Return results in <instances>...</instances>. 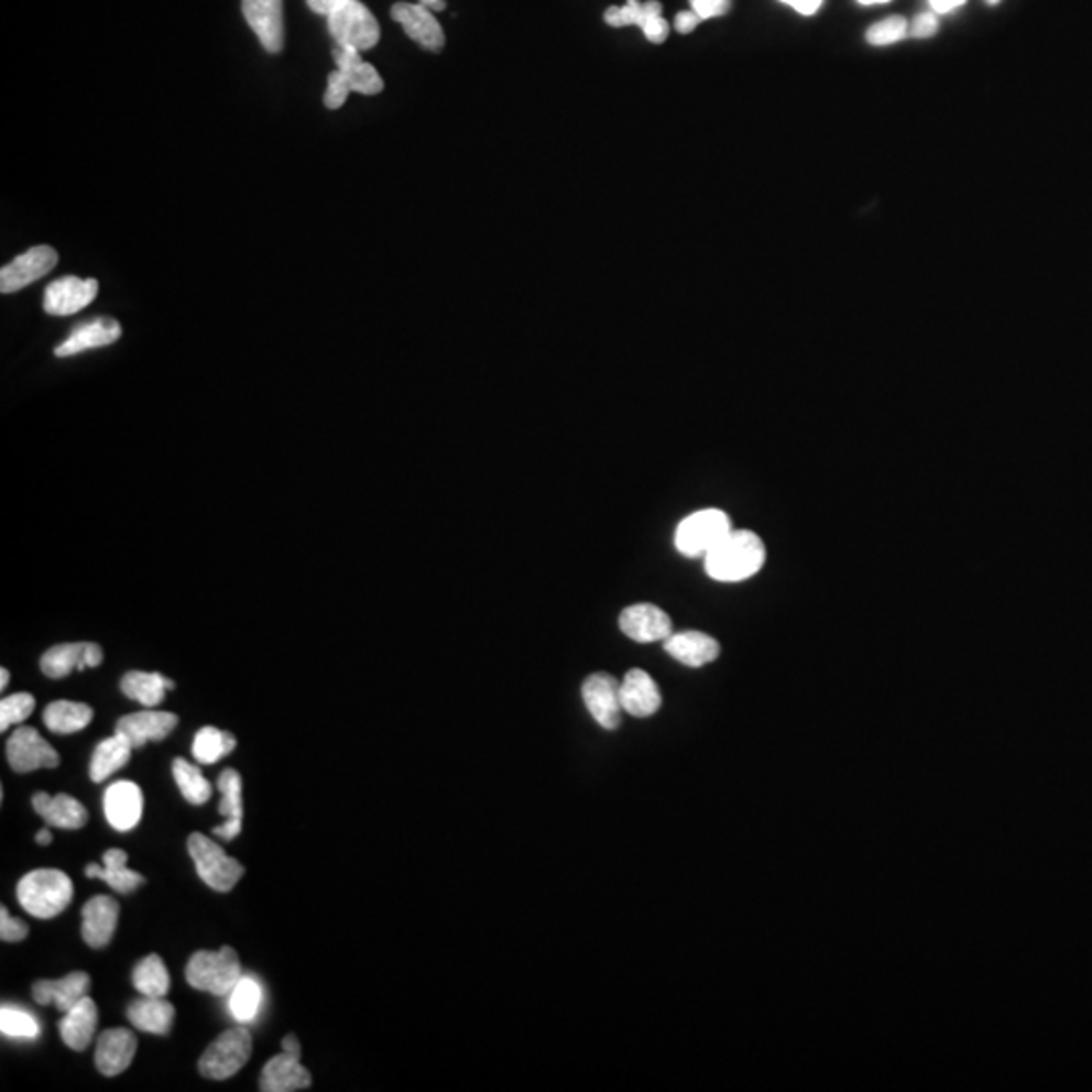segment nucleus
<instances>
[{"mask_svg":"<svg viewBox=\"0 0 1092 1092\" xmlns=\"http://www.w3.org/2000/svg\"><path fill=\"white\" fill-rule=\"evenodd\" d=\"M767 559L765 543L753 531H731L705 557V571L720 583H741L757 575Z\"/></svg>","mask_w":1092,"mask_h":1092,"instance_id":"nucleus-1","label":"nucleus"},{"mask_svg":"<svg viewBox=\"0 0 1092 1092\" xmlns=\"http://www.w3.org/2000/svg\"><path fill=\"white\" fill-rule=\"evenodd\" d=\"M19 903L37 919H55L74 900V882L62 870H33L17 886Z\"/></svg>","mask_w":1092,"mask_h":1092,"instance_id":"nucleus-2","label":"nucleus"},{"mask_svg":"<svg viewBox=\"0 0 1092 1092\" xmlns=\"http://www.w3.org/2000/svg\"><path fill=\"white\" fill-rule=\"evenodd\" d=\"M187 981L199 992H209L217 997L233 992L241 973V961L236 949L221 947L219 951H197L187 963Z\"/></svg>","mask_w":1092,"mask_h":1092,"instance_id":"nucleus-3","label":"nucleus"},{"mask_svg":"<svg viewBox=\"0 0 1092 1092\" xmlns=\"http://www.w3.org/2000/svg\"><path fill=\"white\" fill-rule=\"evenodd\" d=\"M731 531L733 524L727 512L719 509L698 510L678 524L674 545L684 557L705 559L722 538L731 534Z\"/></svg>","mask_w":1092,"mask_h":1092,"instance_id":"nucleus-4","label":"nucleus"},{"mask_svg":"<svg viewBox=\"0 0 1092 1092\" xmlns=\"http://www.w3.org/2000/svg\"><path fill=\"white\" fill-rule=\"evenodd\" d=\"M188 852L197 866L200 881L209 884L212 891L229 893L245 874L236 858L229 856L221 845L203 833H190Z\"/></svg>","mask_w":1092,"mask_h":1092,"instance_id":"nucleus-5","label":"nucleus"},{"mask_svg":"<svg viewBox=\"0 0 1092 1092\" xmlns=\"http://www.w3.org/2000/svg\"><path fill=\"white\" fill-rule=\"evenodd\" d=\"M328 29L338 45L362 51L373 50L381 39L376 17L360 0H345L328 14Z\"/></svg>","mask_w":1092,"mask_h":1092,"instance_id":"nucleus-6","label":"nucleus"},{"mask_svg":"<svg viewBox=\"0 0 1092 1092\" xmlns=\"http://www.w3.org/2000/svg\"><path fill=\"white\" fill-rule=\"evenodd\" d=\"M251 1050H253V1040L248 1028L239 1026L223 1031L200 1056V1077L211 1080L236 1077L237 1072L248 1064Z\"/></svg>","mask_w":1092,"mask_h":1092,"instance_id":"nucleus-7","label":"nucleus"},{"mask_svg":"<svg viewBox=\"0 0 1092 1092\" xmlns=\"http://www.w3.org/2000/svg\"><path fill=\"white\" fill-rule=\"evenodd\" d=\"M7 758L17 773L55 769L62 763L59 753L33 727H21L11 734L7 743Z\"/></svg>","mask_w":1092,"mask_h":1092,"instance_id":"nucleus-8","label":"nucleus"},{"mask_svg":"<svg viewBox=\"0 0 1092 1092\" xmlns=\"http://www.w3.org/2000/svg\"><path fill=\"white\" fill-rule=\"evenodd\" d=\"M583 702L589 714L605 729L615 731L620 727L621 712V682L613 678L611 674L599 671L591 674L583 682Z\"/></svg>","mask_w":1092,"mask_h":1092,"instance_id":"nucleus-9","label":"nucleus"},{"mask_svg":"<svg viewBox=\"0 0 1092 1092\" xmlns=\"http://www.w3.org/2000/svg\"><path fill=\"white\" fill-rule=\"evenodd\" d=\"M59 253L50 245L31 248L0 270V292L13 294L31 286L57 265Z\"/></svg>","mask_w":1092,"mask_h":1092,"instance_id":"nucleus-10","label":"nucleus"},{"mask_svg":"<svg viewBox=\"0 0 1092 1092\" xmlns=\"http://www.w3.org/2000/svg\"><path fill=\"white\" fill-rule=\"evenodd\" d=\"M241 11L263 50L270 53L284 50V0H243Z\"/></svg>","mask_w":1092,"mask_h":1092,"instance_id":"nucleus-11","label":"nucleus"},{"mask_svg":"<svg viewBox=\"0 0 1092 1092\" xmlns=\"http://www.w3.org/2000/svg\"><path fill=\"white\" fill-rule=\"evenodd\" d=\"M96 280H79L75 275H65L45 287L43 308L50 316H72L87 308L98 296Z\"/></svg>","mask_w":1092,"mask_h":1092,"instance_id":"nucleus-12","label":"nucleus"},{"mask_svg":"<svg viewBox=\"0 0 1092 1092\" xmlns=\"http://www.w3.org/2000/svg\"><path fill=\"white\" fill-rule=\"evenodd\" d=\"M393 21H397L403 26V31L413 39L423 50L439 51L446 47V35L444 29L437 23L432 9L425 4H411V2H397L391 9Z\"/></svg>","mask_w":1092,"mask_h":1092,"instance_id":"nucleus-13","label":"nucleus"},{"mask_svg":"<svg viewBox=\"0 0 1092 1092\" xmlns=\"http://www.w3.org/2000/svg\"><path fill=\"white\" fill-rule=\"evenodd\" d=\"M620 627L621 632L637 644L664 642L674 633L668 613L652 603H637L632 608L623 609Z\"/></svg>","mask_w":1092,"mask_h":1092,"instance_id":"nucleus-14","label":"nucleus"},{"mask_svg":"<svg viewBox=\"0 0 1092 1092\" xmlns=\"http://www.w3.org/2000/svg\"><path fill=\"white\" fill-rule=\"evenodd\" d=\"M101 659H103V652L98 644H89V642L59 644V646H53L43 654L41 670L50 678H65L72 671L98 668Z\"/></svg>","mask_w":1092,"mask_h":1092,"instance_id":"nucleus-15","label":"nucleus"},{"mask_svg":"<svg viewBox=\"0 0 1092 1092\" xmlns=\"http://www.w3.org/2000/svg\"><path fill=\"white\" fill-rule=\"evenodd\" d=\"M178 724V717L162 710H142L118 720L116 733L122 734L132 749H142L149 741H164Z\"/></svg>","mask_w":1092,"mask_h":1092,"instance_id":"nucleus-16","label":"nucleus"},{"mask_svg":"<svg viewBox=\"0 0 1092 1092\" xmlns=\"http://www.w3.org/2000/svg\"><path fill=\"white\" fill-rule=\"evenodd\" d=\"M144 799L136 783L118 782L108 787L103 795V811L113 830L130 832L142 819Z\"/></svg>","mask_w":1092,"mask_h":1092,"instance_id":"nucleus-17","label":"nucleus"},{"mask_svg":"<svg viewBox=\"0 0 1092 1092\" xmlns=\"http://www.w3.org/2000/svg\"><path fill=\"white\" fill-rule=\"evenodd\" d=\"M621 707L623 712L635 719H647L658 712L662 695L658 684L654 682L647 671L635 668L625 674V678L621 680Z\"/></svg>","mask_w":1092,"mask_h":1092,"instance_id":"nucleus-18","label":"nucleus"},{"mask_svg":"<svg viewBox=\"0 0 1092 1092\" xmlns=\"http://www.w3.org/2000/svg\"><path fill=\"white\" fill-rule=\"evenodd\" d=\"M91 987V978L86 971H74L62 980H41L33 983V1000L41 1006L57 1007L59 1012H69L72 1007L86 997Z\"/></svg>","mask_w":1092,"mask_h":1092,"instance_id":"nucleus-19","label":"nucleus"},{"mask_svg":"<svg viewBox=\"0 0 1092 1092\" xmlns=\"http://www.w3.org/2000/svg\"><path fill=\"white\" fill-rule=\"evenodd\" d=\"M332 57H335L336 69L345 77L350 91H357L362 96H376L385 89L383 77L379 75L371 63H367L360 57L359 50L336 43Z\"/></svg>","mask_w":1092,"mask_h":1092,"instance_id":"nucleus-20","label":"nucleus"},{"mask_svg":"<svg viewBox=\"0 0 1092 1092\" xmlns=\"http://www.w3.org/2000/svg\"><path fill=\"white\" fill-rule=\"evenodd\" d=\"M138 1050L136 1036L125 1028L106 1030L96 1048V1067L103 1077H118L132 1064Z\"/></svg>","mask_w":1092,"mask_h":1092,"instance_id":"nucleus-21","label":"nucleus"},{"mask_svg":"<svg viewBox=\"0 0 1092 1092\" xmlns=\"http://www.w3.org/2000/svg\"><path fill=\"white\" fill-rule=\"evenodd\" d=\"M120 917V905L113 900L112 896H94L84 906V925L81 935L84 941L94 949H101L112 941L113 932L118 927Z\"/></svg>","mask_w":1092,"mask_h":1092,"instance_id":"nucleus-22","label":"nucleus"},{"mask_svg":"<svg viewBox=\"0 0 1092 1092\" xmlns=\"http://www.w3.org/2000/svg\"><path fill=\"white\" fill-rule=\"evenodd\" d=\"M312 1077L302 1067L298 1056H273L272 1060L261 1070L260 1089L263 1092H294L310 1089Z\"/></svg>","mask_w":1092,"mask_h":1092,"instance_id":"nucleus-23","label":"nucleus"},{"mask_svg":"<svg viewBox=\"0 0 1092 1092\" xmlns=\"http://www.w3.org/2000/svg\"><path fill=\"white\" fill-rule=\"evenodd\" d=\"M664 649L688 668H702L720 656V644L702 632L671 633L664 640Z\"/></svg>","mask_w":1092,"mask_h":1092,"instance_id":"nucleus-24","label":"nucleus"},{"mask_svg":"<svg viewBox=\"0 0 1092 1092\" xmlns=\"http://www.w3.org/2000/svg\"><path fill=\"white\" fill-rule=\"evenodd\" d=\"M122 336V326L113 318H96L91 323L77 326L72 336L55 348L57 357H75L79 352H86L91 348L110 347Z\"/></svg>","mask_w":1092,"mask_h":1092,"instance_id":"nucleus-25","label":"nucleus"},{"mask_svg":"<svg viewBox=\"0 0 1092 1092\" xmlns=\"http://www.w3.org/2000/svg\"><path fill=\"white\" fill-rule=\"evenodd\" d=\"M33 807L50 826L63 830H79L87 823V809L81 801L67 794L51 797L45 791L33 795Z\"/></svg>","mask_w":1092,"mask_h":1092,"instance_id":"nucleus-26","label":"nucleus"},{"mask_svg":"<svg viewBox=\"0 0 1092 1092\" xmlns=\"http://www.w3.org/2000/svg\"><path fill=\"white\" fill-rule=\"evenodd\" d=\"M219 791H221V804H219V813L227 818L223 826L215 828L212 833L221 840H236L237 836L241 833V823H243V785H241V775L237 773L236 769H225L219 777Z\"/></svg>","mask_w":1092,"mask_h":1092,"instance_id":"nucleus-27","label":"nucleus"},{"mask_svg":"<svg viewBox=\"0 0 1092 1092\" xmlns=\"http://www.w3.org/2000/svg\"><path fill=\"white\" fill-rule=\"evenodd\" d=\"M96 1028H98V1006L89 995L79 1000L69 1012H65V1016L59 1022L63 1042L75 1052L86 1050L91 1038L96 1036Z\"/></svg>","mask_w":1092,"mask_h":1092,"instance_id":"nucleus-28","label":"nucleus"},{"mask_svg":"<svg viewBox=\"0 0 1092 1092\" xmlns=\"http://www.w3.org/2000/svg\"><path fill=\"white\" fill-rule=\"evenodd\" d=\"M125 1014H128L130 1024L138 1030L159 1034V1036H166L168 1031L173 1030L174 1006L164 997L142 995L140 1000L128 1006Z\"/></svg>","mask_w":1092,"mask_h":1092,"instance_id":"nucleus-29","label":"nucleus"},{"mask_svg":"<svg viewBox=\"0 0 1092 1092\" xmlns=\"http://www.w3.org/2000/svg\"><path fill=\"white\" fill-rule=\"evenodd\" d=\"M101 858H103V866L98 864L87 866V878H100L106 884H110L116 893H132L144 884V876L140 872L128 869V854L124 850L112 848Z\"/></svg>","mask_w":1092,"mask_h":1092,"instance_id":"nucleus-30","label":"nucleus"},{"mask_svg":"<svg viewBox=\"0 0 1092 1092\" xmlns=\"http://www.w3.org/2000/svg\"><path fill=\"white\" fill-rule=\"evenodd\" d=\"M120 688L128 698L136 700L142 707L154 708L164 700L166 690H174V682L159 671H128Z\"/></svg>","mask_w":1092,"mask_h":1092,"instance_id":"nucleus-31","label":"nucleus"},{"mask_svg":"<svg viewBox=\"0 0 1092 1092\" xmlns=\"http://www.w3.org/2000/svg\"><path fill=\"white\" fill-rule=\"evenodd\" d=\"M132 751L134 749L125 741L122 734L116 733L110 739L101 741L100 745L96 746L94 757H91V765H89V777H91V782H106L116 771L124 769L128 761H130Z\"/></svg>","mask_w":1092,"mask_h":1092,"instance_id":"nucleus-32","label":"nucleus"},{"mask_svg":"<svg viewBox=\"0 0 1092 1092\" xmlns=\"http://www.w3.org/2000/svg\"><path fill=\"white\" fill-rule=\"evenodd\" d=\"M43 720H45V727L50 729L51 733H79L94 720V710L84 702L57 700L45 708Z\"/></svg>","mask_w":1092,"mask_h":1092,"instance_id":"nucleus-33","label":"nucleus"},{"mask_svg":"<svg viewBox=\"0 0 1092 1092\" xmlns=\"http://www.w3.org/2000/svg\"><path fill=\"white\" fill-rule=\"evenodd\" d=\"M134 987L149 997H164L171 990V975L161 956L144 957L134 968Z\"/></svg>","mask_w":1092,"mask_h":1092,"instance_id":"nucleus-34","label":"nucleus"},{"mask_svg":"<svg viewBox=\"0 0 1092 1092\" xmlns=\"http://www.w3.org/2000/svg\"><path fill=\"white\" fill-rule=\"evenodd\" d=\"M173 775L181 794L190 806H203L211 799V783L203 777L199 767L190 765L185 758H174Z\"/></svg>","mask_w":1092,"mask_h":1092,"instance_id":"nucleus-35","label":"nucleus"},{"mask_svg":"<svg viewBox=\"0 0 1092 1092\" xmlns=\"http://www.w3.org/2000/svg\"><path fill=\"white\" fill-rule=\"evenodd\" d=\"M237 746V739L227 731L215 727H203L193 741V757L203 765H212L219 758L227 757Z\"/></svg>","mask_w":1092,"mask_h":1092,"instance_id":"nucleus-36","label":"nucleus"},{"mask_svg":"<svg viewBox=\"0 0 1092 1092\" xmlns=\"http://www.w3.org/2000/svg\"><path fill=\"white\" fill-rule=\"evenodd\" d=\"M229 995H231L229 1009H231L233 1018L241 1024L253 1022L260 1012L261 1000H263L260 981L251 978V975H243Z\"/></svg>","mask_w":1092,"mask_h":1092,"instance_id":"nucleus-37","label":"nucleus"},{"mask_svg":"<svg viewBox=\"0 0 1092 1092\" xmlns=\"http://www.w3.org/2000/svg\"><path fill=\"white\" fill-rule=\"evenodd\" d=\"M659 14H662V4L658 0H647V2L627 0L623 7H609L603 19L609 26H615V29L630 25L642 29L649 19L659 17Z\"/></svg>","mask_w":1092,"mask_h":1092,"instance_id":"nucleus-38","label":"nucleus"},{"mask_svg":"<svg viewBox=\"0 0 1092 1092\" xmlns=\"http://www.w3.org/2000/svg\"><path fill=\"white\" fill-rule=\"evenodd\" d=\"M0 1031L14 1040H35L39 1036V1022L33 1014L14 1006L0 1007Z\"/></svg>","mask_w":1092,"mask_h":1092,"instance_id":"nucleus-39","label":"nucleus"},{"mask_svg":"<svg viewBox=\"0 0 1092 1092\" xmlns=\"http://www.w3.org/2000/svg\"><path fill=\"white\" fill-rule=\"evenodd\" d=\"M35 710V696L29 692H17L2 698L0 702V731H7L13 724L25 722Z\"/></svg>","mask_w":1092,"mask_h":1092,"instance_id":"nucleus-40","label":"nucleus"},{"mask_svg":"<svg viewBox=\"0 0 1092 1092\" xmlns=\"http://www.w3.org/2000/svg\"><path fill=\"white\" fill-rule=\"evenodd\" d=\"M906 35H908V21L905 17L894 14V17L882 19L878 23L870 26L866 31V41L874 47H886V45H894V43L903 41Z\"/></svg>","mask_w":1092,"mask_h":1092,"instance_id":"nucleus-41","label":"nucleus"},{"mask_svg":"<svg viewBox=\"0 0 1092 1092\" xmlns=\"http://www.w3.org/2000/svg\"><path fill=\"white\" fill-rule=\"evenodd\" d=\"M350 87L347 86L345 77L340 75V72L336 69L332 74L328 75V86H326V94H324V106L328 110H340L345 106V101L348 100L350 96Z\"/></svg>","mask_w":1092,"mask_h":1092,"instance_id":"nucleus-42","label":"nucleus"},{"mask_svg":"<svg viewBox=\"0 0 1092 1092\" xmlns=\"http://www.w3.org/2000/svg\"><path fill=\"white\" fill-rule=\"evenodd\" d=\"M26 935H29V927L21 919H14L9 915V908L2 906L0 908V939L4 943H17V941H23Z\"/></svg>","mask_w":1092,"mask_h":1092,"instance_id":"nucleus-43","label":"nucleus"},{"mask_svg":"<svg viewBox=\"0 0 1092 1092\" xmlns=\"http://www.w3.org/2000/svg\"><path fill=\"white\" fill-rule=\"evenodd\" d=\"M733 0H690V7L702 21L717 19L731 11Z\"/></svg>","mask_w":1092,"mask_h":1092,"instance_id":"nucleus-44","label":"nucleus"},{"mask_svg":"<svg viewBox=\"0 0 1092 1092\" xmlns=\"http://www.w3.org/2000/svg\"><path fill=\"white\" fill-rule=\"evenodd\" d=\"M939 31V19L937 14L920 13L915 17L913 23H908V35L915 39H929Z\"/></svg>","mask_w":1092,"mask_h":1092,"instance_id":"nucleus-45","label":"nucleus"},{"mask_svg":"<svg viewBox=\"0 0 1092 1092\" xmlns=\"http://www.w3.org/2000/svg\"><path fill=\"white\" fill-rule=\"evenodd\" d=\"M642 31H644V35H646L649 43H656V45H659V43H664V41L668 39V35H670V25H668V21L659 14V17L649 19L646 25L642 26Z\"/></svg>","mask_w":1092,"mask_h":1092,"instance_id":"nucleus-46","label":"nucleus"},{"mask_svg":"<svg viewBox=\"0 0 1092 1092\" xmlns=\"http://www.w3.org/2000/svg\"><path fill=\"white\" fill-rule=\"evenodd\" d=\"M700 23H702V19H700V17H698V14L690 9V11H682V13L676 14V19H674V29H676L678 33H682V35H688V33H692L696 26L700 25Z\"/></svg>","mask_w":1092,"mask_h":1092,"instance_id":"nucleus-47","label":"nucleus"},{"mask_svg":"<svg viewBox=\"0 0 1092 1092\" xmlns=\"http://www.w3.org/2000/svg\"><path fill=\"white\" fill-rule=\"evenodd\" d=\"M782 2L791 7L797 13L806 14V17L818 13L819 7L823 4V0H782Z\"/></svg>","mask_w":1092,"mask_h":1092,"instance_id":"nucleus-48","label":"nucleus"},{"mask_svg":"<svg viewBox=\"0 0 1092 1092\" xmlns=\"http://www.w3.org/2000/svg\"><path fill=\"white\" fill-rule=\"evenodd\" d=\"M963 4H965V0H929V7L935 14L953 13Z\"/></svg>","mask_w":1092,"mask_h":1092,"instance_id":"nucleus-49","label":"nucleus"},{"mask_svg":"<svg viewBox=\"0 0 1092 1092\" xmlns=\"http://www.w3.org/2000/svg\"><path fill=\"white\" fill-rule=\"evenodd\" d=\"M306 2H308L310 11H314V13L328 17V14L332 13L336 7H338V4H342L345 0H306Z\"/></svg>","mask_w":1092,"mask_h":1092,"instance_id":"nucleus-50","label":"nucleus"},{"mask_svg":"<svg viewBox=\"0 0 1092 1092\" xmlns=\"http://www.w3.org/2000/svg\"><path fill=\"white\" fill-rule=\"evenodd\" d=\"M282 1050L292 1056H302V1046H299L298 1038L294 1034H287L286 1038L282 1040Z\"/></svg>","mask_w":1092,"mask_h":1092,"instance_id":"nucleus-51","label":"nucleus"},{"mask_svg":"<svg viewBox=\"0 0 1092 1092\" xmlns=\"http://www.w3.org/2000/svg\"><path fill=\"white\" fill-rule=\"evenodd\" d=\"M419 2L425 4L427 9H432V11H444L447 7L446 0H419Z\"/></svg>","mask_w":1092,"mask_h":1092,"instance_id":"nucleus-52","label":"nucleus"},{"mask_svg":"<svg viewBox=\"0 0 1092 1092\" xmlns=\"http://www.w3.org/2000/svg\"><path fill=\"white\" fill-rule=\"evenodd\" d=\"M35 840H37V844H41V845L51 844V832H50V830H41V832L37 833V838H35Z\"/></svg>","mask_w":1092,"mask_h":1092,"instance_id":"nucleus-53","label":"nucleus"},{"mask_svg":"<svg viewBox=\"0 0 1092 1092\" xmlns=\"http://www.w3.org/2000/svg\"><path fill=\"white\" fill-rule=\"evenodd\" d=\"M9 680H11V674H9L7 668H2V670H0V690H4V688H7Z\"/></svg>","mask_w":1092,"mask_h":1092,"instance_id":"nucleus-54","label":"nucleus"},{"mask_svg":"<svg viewBox=\"0 0 1092 1092\" xmlns=\"http://www.w3.org/2000/svg\"><path fill=\"white\" fill-rule=\"evenodd\" d=\"M858 2H860V4H866V7H869V4H884V2H891V0H858Z\"/></svg>","mask_w":1092,"mask_h":1092,"instance_id":"nucleus-55","label":"nucleus"},{"mask_svg":"<svg viewBox=\"0 0 1092 1092\" xmlns=\"http://www.w3.org/2000/svg\"><path fill=\"white\" fill-rule=\"evenodd\" d=\"M987 2H990V4H997V2H1000V0H987Z\"/></svg>","mask_w":1092,"mask_h":1092,"instance_id":"nucleus-56","label":"nucleus"}]
</instances>
